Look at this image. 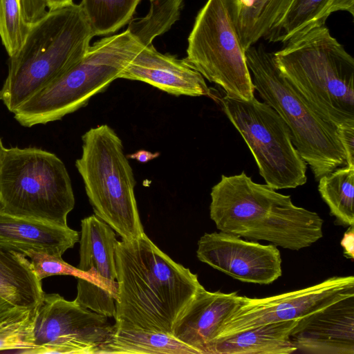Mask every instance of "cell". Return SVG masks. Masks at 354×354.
Segmentation results:
<instances>
[{
	"label": "cell",
	"instance_id": "obj_1",
	"mask_svg": "<svg viewBox=\"0 0 354 354\" xmlns=\"http://www.w3.org/2000/svg\"><path fill=\"white\" fill-rule=\"evenodd\" d=\"M115 327L172 334L203 288L197 274L163 252L145 233L118 241Z\"/></svg>",
	"mask_w": 354,
	"mask_h": 354
},
{
	"label": "cell",
	"instance_id": "obj_2",
	"mask_svg": "<svg viewBox=\"0 0 354 354\" xmlns=\"http://www.w3.org/2000/svg\"><path fill=\"white\" fill-rule=\"evenodd\" d=\"M210 196L209 216L221 232L291 250L323 236L324 221L317 212L295 205L290 196L254 183L244 171L222 175Z\"/></svg>",
	"mask_w": 354,
	"mask_h": 354
},
{
	"label": "cell",
	"instance_id": "obj_3",
	"mask_svg": "<svg viewBox=\"0 0 354 354\" xmlns=\"http://www.w3.org/2000/svg\"><path fill=\"white\" fill-rule=\"evenodd\" d=\"M272 53L281 76L326 122L354 126V59L326 26Z\"/></svg>",
	"mask_w": 354,
	"mask_h": 354
},
{
	"label": "cell",
	"instance_id": "obj_4",
	"mask_svg": "<svg viewBox=\"0 0 354 354\" xmlns=\"http://www.w3.org/2000/svg\"><path fill=\"white\" fill-rule=\"evenodd\" d=\"M93 34L80 4L47 11L30 26L19 49L8 59L0 100L13 113L62 75L86 53Z\"/></svg>",
	"mask_w": 354,
	"mask_h": 354
},
{
	"label": "cell",
	"instance_id": "obj_5",
	"mask_svg": "<svg viewBox=\"0 0 354 354\" xmlns=\"http://www.w3.org/2000/svg\"><path fill=\"white\" fill-rule=\"evenodd\" d=\"M143 48L127 30L90 46L84 56L12 113L23 127L61 120L104 91Z\"/></svg>",
	"mask_w": 354,
	"mask_h": 354
},
{
	"label": "cell",
	"instance_id": "obj_6",
	"mask_svg": "<svg viewBox=\"0 0 354 354\" xmlns=\"http://www.w3.org/2000/svg\"><path fill=\"white\" fill-rule=\"evenodd\" d=\"M82 153L75 167L95 214L131 241L145 234L134 193L136 180L115 131L107 124L91 128L82 137Z\"/></svg>",
	"mask_w": 354,
	"mask_h": 354
},
{
	"label": "cell",
	"instance_id": "obj_7",
	"mask_svg": "<svg viewBox=\"0 0 354 354\" xmlns=\"http://www.w3.org/2000/svg\"><path fill=\"white\" fill-rule=\"evenodd\" d=\"M254 90L288 127L292 142L317 180L346 165L336 128L324 120L281 76L263 46L245 50Z\"/></svg>",
	"mask_w": 354,
	"mask_h": 354
},
{
	"label": "cell",
	"instance_id": "obj_8",
	"mask_svg": "<svg viewBox=\"0 0 354 354\" xmlns=\"http://www.w3.org/2000/svg\"><path fill=\"white\" fill-rule=\"evenodd\" d=\"M75 206L71 178L55 153L6 148L0 163V208L14 216L68 226Z\"/></svg>",
	"mask_w": 354,
	"mask_h": 354
},
{
	"label": "cell",
	"instance_id": "obj_9",
	"mask_svg": "<svg viewBox=\"0 0 354 354\" xmlns=\"http://www.w3.org/2000/svg\"><path fill=\"white\" fill-rule=\"evenodd\" d=\"M225 114L250 149L266 184L274 189L295 188L307 181V164L295 148L291 132L269 104L219 99Z\"/></svg>",
	"mask_w": 354,
	"mask_h": 354
},
{
	"label": "cell",
	"instance_id": "obj_10",
	"mask_svg": "<svg viewBox=\"0 0 354 354\" xmlns=\"http://www.w3.org/2000/svg\"><path fill=\"white\" fill-rule=\"evenodd\" d=\"M186 61L225 96L250 101L254 87L245 57L223 0H207L188 37Z\"/></svg>",
	"mask_w": 354,
	"mask_h": 354
},
{
	"label": "cell",
	"instance_id": "obj_11",
	"mask_svg": "<svg viewBox=\"0 0 354 354\" xmlns=\"http://www.w3.org/2000/svg\"><path fill=\"white\" fill-rule=\"evenodd\" d=\"M113 330L106 316L44 292L37 306L34 346L24 353L97 354Z\"/></svg>",
	"mask_w": 354,
	"mask_h": 354
},
{
	"label": "cell",
	"instance_id": "obj_12",
	"mask_svg": "<svg viewBox=\"0 0 354 354\" xmlns=\"http://www.w3.org/2000/svg\"><path fill=\"white\" fill-rule=\"evenodd\" d=\"M350 296H354L353 276L333 277L312 286L264 298L245 296L214 339L264 324L300 319Z\"/></svg>",
	"mask_w": 354,
	"mask_h": 354
},
{
	"label": "cell",
	"instance_id": "obj_13",
	"mask_svg": "<svg viewBox=\"0 0 354 354\" xmlns=\"http://www.w3.org/2000/svg\"><path fill=\"white\" fill-rule=\"evenodd\" d=\"M198 260L240 281L270 284L282 274L280 251L220 231L205 233L198 241Z\"/></svg>",
	"mask_w": 354,
	"mask_h": 354
},
{
	"label": "cell",
	"instance_id": "obj_14",
	"mask_svg": "<svg viewBox=\"0 0 354 354\" xmlns=\"http://www.w3.org/2000/svg\"><path fill=\"white\" fill-rule=\"evenodd\" d=\"M290 340L311 354H354V296L298 319Z\"/></svg>",
	"mask_w": 354,
	"mask_h": 354
},
{
	"label": "cell",
	"instance_id": "obj_15",
	"mask_svg": "<svg viewBox=\"0 0 354 354\" xmlns=\"http://www.w3.org/2000/svg\"><path fill=\"white\" fill-rule=\"evenodd\" d=\"M119 78L144 82L176 96L210 94L203 76L185 59L162 54L152 44L143 47L134 56Z\"/></svg>",
	"mask_w": 354,
	"mask_h": 354
},
{
	"label": "cell",
	"instance_id": "obj_16",
	"mask_svg": "<svg viewBox=\"0 0 354 354\" xmlns=\"http://www.w3.org/2000/svg\"><path fill=\"white\" fill-rule=\"evenodd\" d=\"M244 299L245 296L236 292H210L203 287L176 323L173 335L198 354H205L223 324Z\"/></svg>",
	"mask_w": 354,
	"mask_h": 354
},
{
	"label": "cell",
	"instance_id": "obj_17",
	"mask_svg": "<svg viewBox=\"0 0 354 354\" xmlns=\"http://www.w3.org/2000/svg\"><path fill=\"white\" fill-rule=\"evenodd\" d=\"M80 240L78 232L39 220L12 215L0 208V244L22 252L32 250L62 257Z\"/></svg>",
	"mask_w": 354,
	"mask_h": 354
},
{
	"label": "cell",
	"instance_id": "obj_18",
	"mask_svg": "<svg viewBox=\"0 0 354 354\" xmlns=\"http://www.w3.org/2000/svg\"><path fill=\"white\" fill-rule=\"evenodd\" d=\"M80 270L95 277L116 300L118 283L115 231L95 214L81 221Z\"/></svg>",
	"mask_w": 354,
	"mask_h": 354
},
{
	"label": "cell",
	"instance_id": "obj_19",
	"mask_svg": "<svg viewBox=\"0 0 354 354\" xmlns=\"http://www.w3.org/2000/svg\"><path fill=\"white\" fill-rule=\"evenodd\" d=\"M299 319L249 328L213 340L205 354H290L297 352L290 335Z\"/></svg>",
	"mask_w": 354,
	"mask_h": 354
},
{
	"label": "cell",
	"instance_id": "obj_20",
	"mask_svg": "<svg viewBox=\"0 0 354 354\" xmlns=\"http://www.w3.org/2000/svg\"><path fill=\"white\" fill-rule=\"evenodd\" d=\"M292 0H223L243 49L267 39Z\"/></svg>",
	"mask_w": 354,
	"mask_h": 354
},
{
	"label": "cell",
	"instance_id": "obj_21",
	"mask_svg": "<svg viewBox=\"0 0 354 354\" xmlns=\"http://www.w3.org/2000/svg\"><path fill=\"white\" fill-rule=\"evenodd\" d=\"M44 294L27 257L0 244V297L14 306L34 307Z\"/></svg>",
	"mask_w": 354,
	"mask_h": 354
},
{
	"label": "cell",
	"instance_id": "obj_22",
	"mask_svg": "<svg viewBox=\"0 0 354 354\" xmlns=\"http://www.w3.org/2000/svg\"><path fill=\"white\" fill-rule=\"evenodd\" d=\"M338 11L353 17L354 0H292L267 39L286 44L314 28L325 26L329 16Z\"/></svg>",
	"mask_w": 354,
	"mask_h": 354
},
{
	"label": "cell",
	"instance_id": "obj_23",
	"mask_svg": "<svg viewBox=\"0 0 354 354\" xmlns=\"http://www.w3.org/2000/svg\"><path fill=\"white\" fill-rule=\"evenodd\" d=\"M198 354L174 335L115 327L97 354Z\"/></svg>",
	"mask_w": 354,
	"mask_h": 354
},
{
	"label": "cell",
	"instance_id": "obj_24",
	"mask_svg": "<svg viewBox=\"0 0 354 354\" xmlns=\"http://www.w3.org/2000/svg\"><path fill=\"white\" fill-rule=\"evenodd\" d=\"M318 181V191L337 224L353 226L354 165L338 167Z\"/></svg>",
	"mask_w": 354,
	"mask_h": 354
},
{
	"label": "cell",
	"instance_id": "obj_25",
	"mask_svg": "<svg viewBox=\"0 0 354 354\" xmlns=\"http://www.w3.org/2000/svg\"><path fill=\"white\" fill-rule=\"evenodd\" d=\"M37 306L9 304L0 308V351L16 350L24 353L34 346Z\"/></svg>",
	"mask_w": 354,
	"mask_h": 354
},
{
	"label": "cell",
	"instance_id": "obj_26",
	"mask_svg": "<svg viewBox=\"0 0 354 354\" xmlns=\"http://www.w3.org/2000/svg\"><path fill=\"white\" fill-rule=\"evenodd\" d=\"M140 0H82L94 36L114 33L129 23Z\"/></svg>",
	"mask_w": 354,
	"mask_h": 354
},
{
	"label": "cell",
	"instance_id": "obj_27",
	"mask_svg": "<svg viewBox=\"0 0 354 354\" xmlns=\"http://www.w3.org/2000/svg\"><path fill=\"white\" fill-rule=\"evenodd\" d=\"M149 13L129 21L127 30L143 47L170 29L179 19L183 0H150Z\"/></svg>",
	"mask_w": 354,
	"mask_h": 354
},
{
	"label": "cell",
	"instance_id": "obj_28",
	"mask_svg": "<svg viewBox=\"0 0 354 354\" xmlns=\"http://www.w3.org/2000/svg\"><path fill=\"white\" fill-rule=\"evenodd\" d=\"M30 26L23 18L19 0H0V37L9 57L19 50Z\"/></svg>",
	"mask_w": 354,
	"mask_h": 354
},
{
	"label": "cell",
	"instance_id": "obj_29",
	"mask_svg": "<svg viewBox=\"0 0 354 354\" xmlns=\"http://www.w3.org/2000/svg\"><path fill=\"white\" fill-rule=\"evenodd\" d=\"M21 253L29 258L35 274L41 281L48 277L71 275L86 280L108 292L95 277L68 264L62 257L32 250H24Z\"/></svg>",
	"mask_w": 354,
	"mask_h": 354
},
{
	"label": "cell",
	"instance_id": "obj_30",
	"mask_svg": "<svg viewBox=\"0 0 354 354\" xmlns=\"http://www.w3.org/2000/svg\"><path fill=\"white\" fill-rule=\"evenodd\" d=\"M339 139L346 157V165H354V126L337 129Z\"/></svg>",
	"mask_w": 354,
	"mask_h": 354
},
{
	"label": "cell",
	"instance_id": "obj_31",
	"mask_svg": "<svg viewBox=\"0 0 354 354\" xmlns=\"http://www.w3.org/2000/svg\"><path fill=\"white\" fill-rule=\"evenodd\" d=\"M353 226H349L348 230L346 232L341 241V245L344 248V254L348 258L353 259V243L354 234Z\"/></svg>",
	"mask_w": 354,
	"mask_h": 354
},
{
	"label": "cell",
	"instance_id": "obj_32",
	"mask_svg": "<svg viewBox=\"0 0 354 354\" xmlns=\"http://www.w3.org/2000/svg\"><path fill=\"white\" fill-rule=\"evenodd\" d=\"M160 153L158 152H151L147 150H139L136 152L127 156V157L131 159H136L140 162H147L154 158H156L159 156Z\"/></svg>",
	"mask_w": 354,
	"mask_h": 354
},
{
	"label": "cell",
	"instance_id": "obj_33",
	"mask_svg": "<svg viewBox=\"0 0 354 354\" xmlns=\"http://www.w3.org/2000/svg\"><path fill=\"white\" fill-rule=\"evenodd\" d=\"M48 10H55L73 3V0H46Z\"/></svg>",
	"mask_w": 354,
	"mask_h": 354
},
{
	"label": "cell",
	"instance_id": "obj_34",
	"mask_svg": "<svg viewBox=\"0 0 354 354\" xmlns=\"http://www.w3.org/2000/svg\"><path fill=\"white\" fill-rule=\"evenodd\" d=\"M5 149L6 148L4 147L2 140H1V138L0 137V163L1 162Z\"/></svg>",
	"mask_w": 354,
	"mask_h": 354
},
{
	"label": "cell",
	"instance_id": "obj_35",
	"mask_svg": "<svg viewBox=\"0 0 354 354\" xmlns=\"http://www.w3.org/2000/svg\"><path fill=\"white\" fill-rule=\"evenodd\" d=\"M9 304H10L7 301H6L3 299H2L1 297H0V308H3L4 306H6Z\"/></svg>",
	"mask_w": 354,
	"mask_h": 354
}]
</instances>
